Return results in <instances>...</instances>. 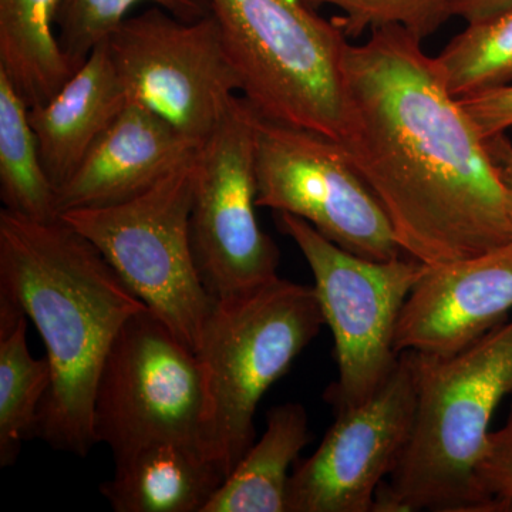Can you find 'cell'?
<instances>
[{"label": "cell", "mask_w": 512, "mask_h": 512, "mask_svg": "<svg viewBox=\"0 0 512 512\" xmlns=\"http://www.w3.org/2000/svg\"><path fill=\"white\" fill-rule=\"evenodd\" d=\"M402 26L346 49L339 141L403 254L441 265L511 244L503 170L436 57Z\"/></svg>", "instance_id": "cell-1"}, {"label": "cell", "mask_w": 512, "mask_h": 512, "mask_svg": "<svg viewBox=\"0 0 512 512\" xmlns=\"http://www.w3.org/2000/svg\"><path fill=\"white\" fill-rule=\"evenodd\" d=\"M0 296L36 326L52 369L33 437L86 457L96 446L93 399L107 353L146 309L92 242L63 220L0 211Z\"/></svg>", "instance_id": "cell-2"}, {"label": "cell", "mask_w": 512, "mask_h": 512, "mask_svg": "<svg viewBox=\"0 0 512 512\" xmlns=\"http://www.w3.org/2000/svg\"><path fill=\"white\" fill-rule=\"evenodd\" d=\"M412 355V436L373 511L477 512L474 467L495 410L512 394V319L454 355Z\"/></svg>", "instance_id": "cell-3"}, {"label": "cell", "mask_w": 512, "mask_h": 512, "mask_svg": "<svg viewBox=\"0 0 512 512\" xmlns=\"http://www.w3.org/2000/svg\"><path fill=\"white\" fill-rule=\"evenodd\" d=\"M323 325L315 288L279 276L212 303L195 355L207 389L211 454L227 477L255 443L262 397Z\"/></svg>", "instance_id": "cell-4"}, {"label": "cell", "mask_w": 512, "mask_h": 512, "mask_svg": "<svg viewBox=\"0 0 512 512\" xmlns=\"http://www.w3.org/2000/svg\"><path fill=\"white\" fill-rule=\"evenodd\" d=\"M239 79L261 116L342 140L348 36L305 0H210Z\"/></svg>", "instance_id": "cell-5"}, {"label": "cell", "mask_w": 512, "mask_h": 512, "mask_svg": "<svg viewBox=\"0 0 512 512\" xmlns=\"http://www.w3.org/2000/svg\"><path fill=\"white\" fill-rule=\"evenodd\" d=\"M195 160L133 200L67 211L60 220L89 239L134 295L197 352L214 299L191 247Z\"/></svg>", "instance_id": "cell-6"}, {"label": "cell", "mask_w": 512, "mask_h": 512, "mask_svg": "<svg viewBox=\"0 0 512 512\" xmlns=\"http://www.w3.org/2000/svg\"><path fill=\"white\" fill-rule=\"evenodd\" d=\"M276 221L311 268L325 325L335 340L339 375L326 399L335 413L360 406L399 365L397 323L427 265L410 256L373 261L350 254L288 212H278Z\"/></svg>", "instance_id": "cell-7"}, {"label": "cell", "mask_w": 512, "mask_h": 512, "mask_svg": "<svg viewBox=\"0 0 512 512\" xmlns=\"http://www.w3.org/2000/svg\"><path fill=\"white\" fill-rule=\"evenodd\" d=\"M92 427L96 444L109 446L114 458L161 441L192 444L212 457L200 360L148 308L124 323L107 353Z\"/></svg>", "instance_id": "cell-8"}, {"label": "cell", "mask_w": 512, "mask_h": 512, "mask_svg": "<svg viewBox=\"0 0 512 512\" xmlns=\"http://www.w3.org/2000/svg\"><path fill=\"white\" fill-rule=\"evenodd\" d=\"M256 205L288 212L350 254L390 261L393 227L338 140L255 114Z\"/></svg>", "instance_id": "cell-9"}, {"label": "cell", "mask_w": 512, "mask_h": 512, "mask_svg": "<svg viewBox=\"0 0 512 512\" xmlns=\"http://www.w3.org/2000/svg\"><path fill=\"white\" fill-rule=\"evenodd\" d=\"M128 100H136L202 144L241 93L212 16L185 22L161 8L128 16L106 39Z\"/></svg>", "instance_id": "cell-10"}, {"label": "cell", "mask_w": 512, "mask_h": 512, "mask_svg": "<svg viewBox=\"0 0 512 512\" xmlns=\"http://www.w3.org/2000/svg\"><path fill=\"white\" fill-rule=\"evenodd\" d=\"M255 114L238 96L195 160L191 247L214 301L279 276L281 252L256 218Z\"/></svg>", "instance_id": "cell-11"}, {"label": "cell", "mask_w": 512, "mask_h": 512, "mask_svg": "<svg viewBox=\"0 0 512 512\" xmlns=\"http://www.w3.org/2000/svg\"><path fill=\"white\" fill-rule=\"evenodd\" d=\"M417 409L413 355L366 403L336 412L318 450L293 471L286 512H370L412 436Z\"/></svg>", "instance_id": "cell-12"}, {"label": "cell", "mask_w": 512, "mask_h": 512, "mask_svg": "<svg viewBox=\"0 0 512 512\" xmlns=\"http://www.w3.org/2000/svg\"><path fill=\"white\" fill-rule=\"evenodd\" d=\"M512 309V242L484 254L427 265L404 303L396 352L450 356L507 320Z\"/></svg>", "instance_id": "cell-13"}, {"label": "cell", "mask_w": 512, "mask_h": 512, "mask_svg": "<svg viewBox=\"0 0 512 512\" xmlns=\"http://www.w3.org/2000/svg\"><path fill=\"white\" fill-rule=\"evenodd\" d=\"M201 144L156 111L128 100L116 120L57 188V212L133 200L197 156Z\"/></svg>", "instance_id": "cell-14"}, {"label": "cell", "mask_w": 512, "mask_h": 512, "mask_svg": "<svg viewBox=\"0 0 512 512\" xmlns=\"http://www.w3.org/2000/svg\"><path fill=\"white\" fill-rule=\"evenodd\" d=\"M127 101L104 40L52 99L30 107L40 156L56 190L69 180Z\"/></svg>", "instance_id": "cell-15"}, {"label": "cell", "mask_w": 512, "mask_h": 512, "mask_svg": "<svg viewBox=\"0 0 512 512\" xmlns=\"http://www.w3.org/2000/svg\"><path fill=\"white\" fill-rule=\"evenodd\" d=\"M100 491L116 512H205L227 474L202 448L161 441L114 458Z\"/></svg>", "instance_id": "cell-16"}, {"label": "cell", "mask_w": 512, "mask_h": 512, "mask_svg": "<svg viewBox=\"0 0 512 512\" xmlns=\"http://www.w3.org/2000/svg\"><path fill=\"white\" fill-rule=\"evenodd\" d=\"M308 443L305 407L299 403L272 407L261 439L225 478L205 512H286L289 470Z\"/></svg>", "instance_id": "cell-17"}, {"label": "cell", "mask_w": 512, "mask_h": 512, "mask_svg": "<svg viewBox=\"0 0 512 512\" xmlns=\"http://www.w3.org/2000/svg\"><path fill=\"white\" fill-rule=\"evenodd\" d=\"M62 0H0V72L29 107L52 99L76 70L56 32Z\"/></svg>", "instance_id": "cell-18"}, {"label": "cell", "mask_w": 512, "mask_h": 512, "mask_svg": "<svg viewBox=\"0 0 512 512\" xmlns=\"http://www.w3.org/2000/svg\"><path fill=\"white\" fill-rule=\"evenodd\" d=\"M28 316L0 296V466L18 460L23 441L33 439L37 414L45 399L52 369L35 359L28 346Z\"/></svg>", "instance_id": "cell-19"}, {"label": "cell", "mask_w": 512, "mask_h": 512, "mask_svg": "<svg viewBox=\"0 0 512 512\" xmlns=\"http://www.w3.org/2000/svg\"><path fill=\"white\" fill-rule=\"evenodd\" d=\"M29 110L0 72V200L6 211L20 217L53 222L60 220L57 190L43 165Z\"/></svg>", "instance_id": "cell-20"}, {"label": "cell", "mask_w": 512, "mask_h": 512, "mask_svg": "<svg viewBox=\"0 0 512 512\" xmlns=\"http://www.w3.org/2000/svg\"><path fill=\"white\" fill-rule=\"evenodd\" d=\"M447 89L458 100L512 83V8L467 28L436 57Z\"/></svg>", "instance_id": "cell-21"}, {"label": "cell", "mask_w": 512, "mask_h": 512, "mask_svg": "<svg viewBox=\"0 0 512 512\" xmlns=\"http://www.w3.org/2000/svg\"><path fill=\"white\" fill-rule=\"evenodd\" d=\"M143 0H62L56 16V32L64 56L74 70L114 32L128 10ZM185 22L211 15L210 0H148Z\"/></svg>", "instance_id": "cell-22"}, {"label": "cell", "mask_w": 512, "mask_h": 512, "mask_svg": "<svg viewBox=\"0 0 512 512\" xmlns=\"http://www.w3.org/2000/svg\"><path fill=\"white\" fill-rule=\"evenodd\" d=\"M311 5H330L342 10L338 18L346 36L366 30L402 26L421 40L437 32L451 18V0H305Z\"/></svg>", "instance_id": "cell-23"}, {"label": "cell", "mask_w": 512, "mask_h": 512, "mask_svg": "<svg viewBox=\"0 0 512 512\" xmlns=\"http://www.w3.org/2000/svg\"><path fill=\"white\" fill-rule=\"evenodd\" d=\"M477 512H512V406L500 430L490 431L474 467Z\"/></svg>", "instance_id": "cell-24"}, {"label": "cell", "mask_w": 512, "mask_h": 512, "mask_svg": "<svg viewBox=\"0 0 512 512\" xmlns=\"http://www.w3.org/2000/svg\"><path fill=\"white\" fill-rule=\"evenodd\" d=\"M485 140L512 128V83L491 92L460 100Z\"/></svg>", "instance_id": "cell-25"}, {"label": "cell", "mask_w": 512, "mask_h": 512, "mask_svg": "<svg viewBox=\"0 0 512 512\" xmlns=\"http://www.w3.org/2000/svg\"><path fill=\"white\" fill-rule=\"evenodd\" d=\"M512 8V0H451V18L457 16L467 23L483 22Z\"/></svg>", "instance_id": "cell-26"}, {"label": "cell", "mask_w": 512, "mask_h": 512, "mask_svg": "<svg viewBox=\"0 0 512 512\" xmlns=\"http://www.w3.org/2000/svg\"><path fill=\"white\" fill-rule=\"evenodd\" d=\"M493 153L497 163L500 164L504 170L512 173V147L511 144L508 143L507 138L503 137L497 140V143H495L493 147Z\"/></svg>", "instance_id": "cell-27"}, {"label": "cell", "mask_w": 512, "mask_h": 512, "mask_svg": "<svg viewBox=\"0 0 512 512\" xmlns=\"http://www.w3.org/2000/svg\"><path fill=\"white\" fill-rule=\"evenodd\" d=\"M501 167V165H500ZM503 170V180L505 185V194H507V214H508V222H510V231H511V242H512V173L510 171Z\"/></svg>", "instance_id": "cell-28"}]
</instances>
